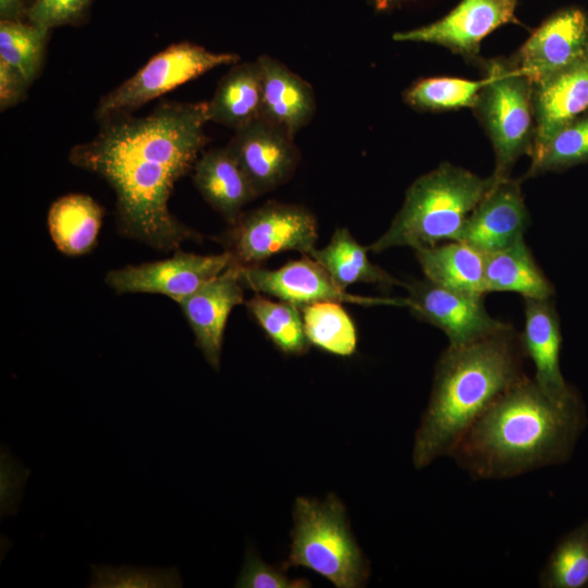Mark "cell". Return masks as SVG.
<instances>
[{
  "mask_svg": "<svg viewBox=\"0 0 588 588\" xmlns=\"http://www.w3.org/2000/svg\"><path fill=\"white\" fill-rule=\"evenodd\" d=\"M20 8V0H0V12L4 20L16 16Z\"/></svg>",
  "mask_w": 588,
  "mask_h": 588,
  "instance_id": "d590c367",
  "label": "cell"
},
{
  "mask_svg": "<svg viewBox=\"0 0 588 588\" xmlns=\"http://www.w3.org/2000/svg\"><path fill=\"white\" fill-rule=\"evenodd\" d=\"M241 279L256 293L274 296L299 308L318 302L403 306L402 298L365 297L348 293L309 255L273 270L260 266L241 268Z\"/></svg>",
  "mask_w": 588,
  "mask_h": 588,
  "instance_id": "7c38bea8",
  "label": "cell"
},
{
  "mask_svg": "<svg viewBox=\"0 0 588 588\" xmlns=\"http://www.w3.org/2000/svg\"><path fill=\"white\" fill-rule=\"evenodd\" d=\"M529 222L520 182L511 177L494 181L467 218L458 240L487 254L524 240Z\"/></svg>",
  "mask_w": 588,
  "mask_h": 588,
  "instance_id": "2e32d148",
  "label": "cell"
},
{
  "mask_svg": "<svg viewBox=\"0 0 588 588\" xmlns=\"http://www.w3.org/2000/svg\"><path fill=\"white\" fill-rule=\"evenodd\" d=\"M485 284L490 292H514L525 299H549L553 286L524 240L485 254Z\"/></svg>",
  "mask_w": 588,
  "mask_h": 588,
  "instance_id": "603a6c76",
  "label": "cell"
},
{
  "mask_svg": "<svg viewBox=\"0 0 588 588\" xmlns=\"http://www.w3.org/2000/svg\"><path fill=\"white\" fill-rule=\"evenodd\" d=\"M286 565L303 566L338 588L364 587L369 565L358 547L343 503L334 494L324 501L296 498Z\"/></svg>",
  "mask_w": 588,
  "mask_h": 588,
  "instance_id": "5b68a950",
  "label": "cell"
},
{
  "mask_svg": "<svg viewBox=\"0 0 588 588\" xmlns=\"http://www.w3.org/2000/svg\"><path fill=\"white\" fill-rule=\"evenodd\" d=\"M483 85L474 110L488 134L494 151L495 182L510 173L524 156H531L535 140L532 83L512 59L495 58L482 62Z\"/></svg>",
  "mask_w": 588,
  "mask_h": 588,
  "instance_id": "8992f818",
  "label": "cell"
},
{
  "mask_svg": "<svg viewBox=\"0 0 588 588\" xmlns=\"http://www.w3.org/2000/svg\"><path fill=\"white\" fill-rule=\"evenodd\" d=\"M493 184L491 175L481 177L450 162L440 163L409 185L390 226L368 249L381 253L408 246L416 250L458 240L467 218Z\"/></svg>",
  "mask_w": 588,
  "mask_h": 588,
  "instance_id": "277c9868",
  "label": "cell"
},
{
  "mask_svg": "<svg viewBox=\"0 0 588 588\" xmlns=\"http://www.w3.org/2000/svg\"><path fill=\"white\" fill-rule=\"evenodd\" d=\"M90 0H35L27 14L33 24L50 28L73 21Z\"/></svg>",
  "mask_w": 588,
  "mask_h": 588,
  "instance_id": "836d02e7",
  "label": "cell"
},
{
  "mask_svg": "<svg viewBox=\"0 0 588 588\" xmlns=\"http://www.w3.org/2000/svg\"><path fill=\"white\" fill-rule=\"evenodd\" d=\"M48 28L12 20L0 23V59L32 84L40 71Z\"/></svg>",
  "mask_w": 588,
  "mask_h": 588,
  "instance_id": "f546056e",
  "label": "cell"
},
{
  "mask_svg": "<svg viewBox=\"0 0 588 588\" xmlns=\"http://www.w3.org/2000/svg\"><path fill=\"white\" fill-rule=\"evenodd\" d=\"M93 587H169L181 586L177 574L171 569H136V568H109L93 567Z\"/></svg>",
  "mask_w": 588,
  "mask_h": 588,
  "instance_id": "1f68e13d",
  "label": "cell"
},
{
  "mask_svg": "<svg viewBox=\"0 0 588 588\" xmlns=\"http://www.w3.org/2000/svg\"><path fill=\"white\" fill-rule=\"evenodd\" d=\"M404 306L419 319L442 330L449 346H463L512 327L491 317L483 296H474L437 285L429 280L405 284Z\"/></svg>",
  "mask_w": 588,
  "mask_h": 588,
  "instance_id": "30bf717a",
  "label": "cell"
},
{
  "mask_svg": "<svg viewBox=\"0 0 588 588\" xmlns=\"http://www.w3.org/2000/svg\"><path fill=\"white\" fill-rule=\"evenodd\" d=\"M368 247L363 246L347 228H338L329 244L313 250L317 260L343 290L353 283H376L392 286L400 282L373 265L368 258Z\"/></svg>",
  "mask_w": 588,
  "mask_h": 588,
  "instance_id": "d4e9b609",
  "label": "cell"
},
{
  "mask_svg": "<svg viewBox=\"0 0 588 588\" xmlns=\"http://www.w3.org/2000/svg\"><path fill=\"white\" fill-rule=\"evenodd\" d=\"M520 341L513 327L439 357L428 406L415 433L416 469L451 452L503 393L526 378Z\"/></svg>",
  "mask_w": 588,
  "mask_h": 588,
  "instance_id": "7a4b0ae2",
  "label": "cell"
},
{
  "mask_svg": "<svg viewBox=\"0 0 588 588\" xmlns=\"http://www.w3.org/2000/svg\"><path fill=\"white\" fill-rule=\"evenodd\" d=\"M532 103L535 152L556 131L588 112V59L535 84Z\"/></svg>",
  "mask_w": 588,
  "mask_h": 588,
  "instance_id": "ac0fdd59",
  "label": "cell"
},
{
  "mask_svg": "<svg viewBox=\"0 0 588 588\" xmlns=\"http://www.w3.org/2000/svg\"><path fill=\"white\" fill-rule=\"evenodd\" d=\"M193 180L204 199L229 225L257 197L246 174L226 147L204 152L194 164Z\"/></svg>",
  "mask_w": 588,
  "mask_h": 588,
  "instance_id": "ffe728a7",
  "label": "cell"
},
{
  "mask_svg": "<svg viewBox=\"0 0 588 588\" xmlns=\"http://www.w3.org/2000/svg\"><path fill=\"white\" fill-rule=\"evenodd\" d=\"M518 0H461L442 19L428 25L399 32L395 41L442 46L468 61L477 60L485 37L502 25L518 23Z\"/></svg>",
  "mask_w": 588,
  "mask_h": 588,
  "instance_id": "4fadbf2b",
  "label": "cell"
},
{
  "mask_svg": "<svg viewBox=\"0 0 588 588\" xmlns=\"http://www.w3.org/2000/svg\"><path fill=\"white\" fill-rule=\"evenodd\" d=\"M417 261L430 282L461 293L485 296V254L470 244L448 241L415 250Z\"/></svg>",
  "mask_w": 588,
  "mask_h": 588,
  "instance_id": "44dd1931",
  "label": "cell"
},
{
  "mask_svg": "<svg viewBox=\"0 0 588 588\" xmlns=\"http://www.w3.org/2000/svg\"><path fill=\"white\" fill-rule=\"evenodd\" d=\"M525 323L520 341L535 366L532 378L551 400L566 404L572 395L560 369L561 331L549 299H525Z\"/></svg>",
  "mask_w": 588,
  "mask_h": 588,
  "instance_id": "e0dca14e",
  "label": "cell"
},
{
  "mask_svg": "<svg viewBox=\"0 0 588 588\" xmlns=\"http://www.w3.org/2000/svg\"><path fill=\"white\" fill-rule=\"evenodd\" d=\"M243 285L241 268L231 261L217 278L179 303L196 346L217 371L229 316L235 306L244 302Z\"/></svg>",
  "mask_w": 588,
  "mask_h": 588,
  "instance_id": "9a60e30c",
  "label": "cell"
},
{
  "mask_svg": "<svg viewBox=\"0 0 588 588\" xmlns=\"http://www.w3.org/2000/svg\"><path fill=\"white\" fill-rule=\"evenodd\" d=\"M261 115V74L258 62L232 65L220 79L208 101V120L231 127H243Z\"/></svg>",
  "mask_w": 588,
  "mask_h": 588,
  "instance_id": "7402d4cb",
  "label": "cell"
},
{
  "mask_svg": "<svg viewBox=\"0 0 588 588\" xmlns=\"http://www.w3.org/2000/svg\"><path fill=\"white\" fill-rule=\"evenodd\" d=\"M245 305L268 339L283 354L301 356L307 353L310 344L298 306L271 301L260 293H256Z\"/></svg>",
  "mask_w": 588,
  "mask_h": 588,
  "instance_id": "4316f807",
  "label": "cell"
},
{
  "mask_svg": "<svg viewBox=\"0 0 588 588\" xmlns=\"http://www.w3.org/2000/svg\"><path fill=\"white\" fill-rule=\"evenodd\" d=\"M29 85L21 72L0 59V109L2 111L21 102Z\"/></svg>",
  "mask_w": 588,
  "mask_h": 588,
  "instance_id": "e575fe53",
  "label": "cell"
},
{
  "mask_svg": "<svg viewBox=\"0 0 588 588\" xmlns=\"http://www.w3.org/2000/svg\"><path fill=\"white\" fill-rule=\"evenodd\" d=\"M588 584V528L566 536L553 550L539 575L546 588H580Z\"/></svg>",
  "mask_w": 588,
  "mask_h": 588,
  "instance_id": "4dcf8cb0",
  "label": "cell"
},
{
  "mask_svg": "<svg viewBox=\"0 0 588 588\" xmlns=\"http://www.w3.org/2000/svg\"><path fill=\"white\" fill-rule=\"evenodd\" d=\"M310 345L327 353L350 357L357 348L356 327L338 302H318L301 308Z\"/></svg>",
  "mask_w": 588,
  "mask_h": 588,
  "instance_id": "484cf974",
  "label": "cell"
},
{
  "mask_svg": "<svg viewBox=\"0 0 588 588\" xmlns=\"http://www.w3.org/2000/svg\"><path fill=\"white\" fill-rule=\"evenodd\" d=\"M409 0H372L377 11H389L395 9Z\"/></svg>",
  "mask_w": 588,
  "mask_h": 588,
  "instance_id": "8d00e7d4",
  "label": "cell"
},
{
  "mask_svg": "<svg viewBox=\"0 0 588 588\" xmlns=\"http://www.w3.org/2000/svg\"><path fill=\"white\" fill-rule=\"evenodd\" d=\"M574 418L572 402H554L526 377L475 421L450 457L476 480L514 478L558 462Z\"/></svg>",
  "mask_w": 588,
  "mask_h": 588,
  "instance_id": "3957f363",
  "label": "cell"
},
{
  "mask_svg": "<svg viewBox=\"0 0 588 588\" xmlns=\"http://www.w3.org/2000/svg\"><path fill=\"white\" fill-rule=\"evenodd\" d=\"M310 583L303 578L292 579L284 567L266 564L253 551H247L235 587L241 588H306Z\"/></svg>",
  "mask_w": 588,
  "mask_h": 588,
  "instance_id": "d6a6232c",
  "label": "cell"
},
{
  "mask_svg": "<svg viewBox=\"0 0 588 588\" xmlns=\"http://www.w3.org/2000/svg\"><path fill=\"white\" fill-rule=\"evenodd\" d=\"M231 261L228 252L197 255L177 249L163 260L110 270L105 282L117 294H160L179 304L222 273Z\"/></svg>",
  "mask_w": 588,
  "mask_h": 588,
  "instance_id": "9c48e42d",
  "label": "cell"
},
{
  "mask_svg": "<svg viewBox=\"0 0 588 588\" xmlns=\"http://www.w3.org/2000/svg\"><path fill=\"white\" fill-rule=\"evenodd\" d=\"M101 207L88 195L69 194L58 198L49 208L47 224L52 242L68 256L89 253L102 221Z\"/></svg>",
  "mask_w": 588,
  "mask_h": 588,
  "instance_id": "cb8c5ba5",
  "label": "cell"
},
{
  "mask_svg": "<svg viewBox=\"0 0 588 588\" xmlns=\"http://www.w3.org/2000/svg\"><path fill=\"white\" fill-rule=\"evenodd\" d=\"M241 57L213 52L192 42H177L151 57L133 76L105 95L96 118L107 121L132 111L166 93L221 65H233Z\"/></svg>",
  "mask_w": 588,
  "mask_h": 588,
  "instance_id": "ba28073f",
  "label": "cell"
},
{
  "mask_svg": "<svg viewBox=\"0 0 588 588\" xmlns=\"http://www.w3.org/2000/svg\"><path fill=\"white\" fill-rule=\"evenodd\" d=\"M511 59L532 85L587 60L588 11L567 7L554 12Z\"/></svg>",
  "mask_w": 588,
  "mask_h": 588,
  "instance_id": "8fae6325",
  "label": "cell"
},
{
  "mask_svg": "<svg viewBox=\"0 0 588 588\" xmlns=\"http://www.w3.org/2000/svg\"><path fill=\"white\" fill-rule=\"evenodd\" d=\"M208 101L164 102L145 117L101 122L99 133L74 146L70 162L102 177L117 198L118 229L159 252L203 236L168 207L175 182L198 159L208 137Z\"/></svg>",
  "mask_w": 588,
  "mask_h": 588,
  "instance_id": "6da1fadb",
  "label": "cell"
},
{
  "mask_svg": "<svg viewBox=\"0 0 588 588\" xmlns=\"http://www.w3.org/2000/svg\"><path fill=\"white\" fill-rule=\"evenodd\" d=\"M483 79L428 77L417 81L404 93V101L419 111H449L474 108Z\"/></svg>",
  "mask_w": 588,
  "mask_h": 588,
  "instance_id": "83f0119b",
  "label": "cell"
},
{
  "mask_svg": "<svg viewBox=\"0 0 588 588\" xmlns=\"http://www.w3.org/2000/svg\"><path fill=\"white\" fill-rule=\"evenodd\" d=\"M261 74V117L293 137L313 120L316 99L313 87L277 59H256Z\"/></svg>",
  "mask_w": 588,
  "mask_h": 588,
  "instance_id": "d6986e66",
  "label": "cell"
},
{
  "mask_svg": "<svg viewBox=\"0 0 588 588\" xmlns=\"http://www.w3.org/2000/svg\"><path fill=\"white\" fill-rule=\"evenodd\" d=\"M530 158L526 177L587 162L588 112L556 131Z\"/></svg>",
  "mask_w": 588,
  "mask_h": 588,
  "instance_id": "f1b7e54d",
  "label": "cell"
},
{
  "mask_svg": "<svg viewBox=\"0 0 588 588\" xmlns=\"http://www.w3.org/2000/svg\"><path fill=\"white\" fill-rule=\"evenodd\" d=\"M317 240L318 224L310 210L274 200L242 212L218 237L232 262L241 268L260 266L283 252L309 255L316 249Z\"/></svg>",
  "mask_w": 588,
  "mask_h": 588,
  "instance_id": "52a82bcc",
  "label": "cell"
},
{
  "mask_svg": "<svg viewBox=\"0 0 588 588\" xmlns=\"http://www.w3.org/2000/svg\"><path fill=\"white\" fill-rule=\"evenodd\" d=\"M226 148L257 196L286 183L301 159L294 137L261 115L236 130Z\"/></svg>",
  "mask_w": 588,
  "mask_h": 588,
  "instance_id": "5bb4252c",
  "label": "cell"
}]
</instances>
